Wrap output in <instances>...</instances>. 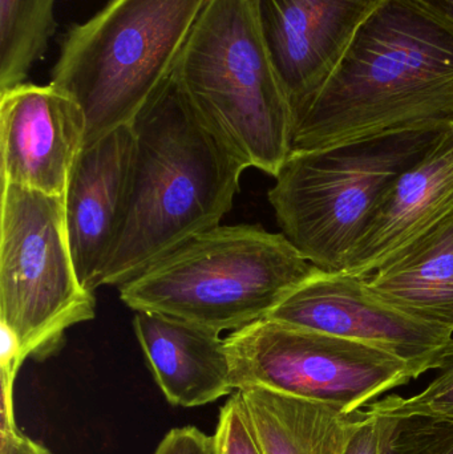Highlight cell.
<instances>
[{
    "instance_id": "cell-23",
    "label": "cell",
    "mask_w": 453,
    "mask_h": 454,
    "mask_svg": "<svg viewBox=\"0 0 453 454\" xmlns=\"http://www.w3.org/2000/svg\"><path fill=\"white\" fill-rule=\"evenodd\" d=\"M0 454H52L43 445L28 439L18 428L5 429L0 436Z\"/></svg>"
},
{
    "instance_id": "cell-7",
    "label": "cell",
    "mask_w": 453,
    "mask_h": 454,
    "mask_svg": "<svg viewBox=\"0 0 453 454\" xmlns=\"http://www.w3.org/2000/svg\"><path fill=\"white\" fill-rule=\"evenodd\" d=\"M95 317V293L74 266L63 197L2 184L0 323L15 333L23 360L52 356L69 328Z\"/></svg>"
},
{
    "instance_id": "cell-24",
    "label": "cell",
    "mask_w": 453,
    "mask_h": 454,
    "mask_svg": "<svg viewBox=\"0 0 453 454\" xmlns=\"http://www.w3.org/2000/svg\"><path fill=\"white\" fill-rule=\"evenodd\" d=\"M453 24V0H417Z\"/></svg>"
},
{
    "instance_id": "cell-19",
    "label": "cell",
    "mask_w": 453,
    "mask_h": 454,
    "mask_svg": "<svg viewBox=\"0 0 453 454\" xmlns=\"http://www.w3.org/2000/svg\"><path fill=\"white\" fill-rule=\"evenodd\" d=\"M438 371V376L419 395L409 399L398 395H388L383 400L370 403L366 405L367 410L390 415L453 419V341L447 348Z\"/></svg>"
},
{
    "instance_id": "cell-11",
    "label": "cell",
    "mask_w": 453,
    "mask_h": 454,
    "mask_svg": "<svg viewBox=\"0 0 453 454\" xmlns=\"http://www.w3.org/2000/svg\"><path fill=\"white\" fill-rule=\"evenodd\" d=\"M85 135L82 106L51 82L3 90L2 184L64 199Z\"/></svg>"
},
{
    "instance_id": "cell-10",
    "label": "cell",
    "mask_w": 453,
    "mask_h": 454,
    "mask_svg": "<svg viewBox=\"0 0 453 454\" xmlns=\"http://www.w3.org/2000/svg\"><path fill=\"white\" fill-rule=\"evenodd\" d=\"M277 76L298 114L334 71L382 0H247Z\"/></svg>"
},
{
    "instance_id": "cell-2",
    "label": "cell",
    "mask_w": 453,
    "mask_h": 454,
    "mask_svg": "<svg viewBox=\"0 0 453 454\" xmlns=\"http://www.w3.org/2000/svg\"><path fill=\"white\" fill-rule=\"evenodd\" d=\"M124 217L101 286L124 285L197 232L221 225L247 169L169 77L130 124Z\"/></svg>"
},
{
    "instance_id": "cell-9",
    "label": "cell",
    "mask_w": 453,
    "mask_h": 454,
    "mask_svg": "<svg viewBox=\"0 0 453 454\" xmlns=\"http://www.w3.org/2000/svg\"><path fill=\"white\" fill-rule=\"evenodd\" d=\"M266 319L313 328L377 347L401 357L418 375L438 370L453 333L386 301L364 278L318 272L293 291Z\"/></svg>"
},
{
    "instance_id": "cell-8",
    "label": "cell",
    "mask_w": 453,
    "mask_h": 454,
    "mask_svg": "<svg viewBox=\"0 0 453 454\" xmlns=\"http://www.w3.org/2000/svg\"><path fill=\"white\" fill-rule=\"evenodd\" d=\"M234 392L263 387L346 413L419 378L377 347L290 323L262 319L225 338Z\"/></svg>"
},
{
    "instance_id": "cell-6",
    "label": "cell",
    "mask_w": 453,
    "mask_h": 454,
    "mask_svg": "<svg viewBox=\"0 0 453 454\" xmlns=\"http://www.w3.org/2000/svg\"><path fill=\"white\" fill-rule=\"evenodd\" d=\"M449 127L292 152L268 194L282 234L322 271L342 272L396 178Z\"/></svg>"
},
{
    "instance_id": "cell-18",
    "label": "cell",
    "mask_w": 453,
    "mask_h": 454,
    "mask_svg": "<svg viewBox=\"0 0 453 454\" xmlns=\"http://www.w3.org/2000/svg\"><path fill=\"white\" fill-rule=\"evenodd\" d=\"M370 412L379 423V454H453V419Z\"/></svg>"
},
{
    "instance_id": "cell-15",
    "label": "cell",
    "mask_w": 453,
    "mask_h": 454,
    "mask_svg": "<svg viewBox=\"0 0 453 454\" xmlns=\"http://www.w3.org/2000/svg\"><path fill=\"white\" fill-rule=\"evenodd\" d=\"M364 279L388 303L453 333V212Z\"/></svg>"
},
{
    "instance_id": "cell-17",
    "label": "cell",
    "mask_w": 453,
    "mask_h": 454,
    "mask_svg": "<svg viewBox=\"0 0 453 454\" xmlns=\"http://www.w3.org/2000/svg\"><path fill=\"white\" fill-rule=\"evenodd\" d=\"M56 0H0V92L23 84L55 32Z\"/></svg>"
},
{
    "instance_id": "cell-5",
    "label": "cell",
    "mask_w": 453,
    "mask_h": 454,
    "mask_svg": "<svg viewBox=\"0 0 453 454\" xmlns=\"http://www.w3.org/2000/svg\"><path fill=\"white\" fill-rule=\"evenodd\" d=\"M210 0H109L61 43L51 84L84 112L85 146L132 124L172 77Z\"/></svg>"
},
{
    "instance_id": "cell-14",
    "label": "cell",
    "mask_w": 453,
    "mask_h": 454,
    "mask_svg": "<svg viewBox=\"0 0 453 454\" xmlns=\"http://www.w3.org/2000/svg\"><path fill=\"white\" fill-rule=\"evenodd\" d=\"M133 328L170 404L201 407L234 391L225 339L217 331L145 311L135 312Z\"/></svg>"
},
{
    "instance_id": "cell-13",
    "label": "cell",
    "mask_w": 453,
    "mask_h": 454,
    "mask_svg": "<svg viewBox=\"0 0 453 454\" xmlns=\"http://www.w3.org/2000/svg\"><path fill=\"white\" fill-rule=\"evenodd\" d=\"M453 212V125L396 178L342 272L364 278L394 253Z\"/></svg>"
},
{
    "instance_id": "cell-16",
    "label": "cell",
    "mask_w": 453,
    "mask_h": 454,
    "mask_svg": "<svg viewBox=\"0 0 453 454\" xmlns=\"http://www.w3.org/2000/svg\"><path fill=\"white\" fill-rule=\"evenodd\" d=\"M263 454H345L359 420L324 403L263 387L239 389Z\"/></svg>"
},
{
    "instance_id": "cell-21",
    "label": "cell",
    "mask_w": 453,
    "mask_h": 454,
    "mask_svg": "<svg viewBox=\"0 0 453 454\" xmlns=\"http://www.w3.org/2000/svg\"><path fill=\"white\" fill-rule=\"evenodd\" d=\"M153 454H217L215 434H204L196 427L170 431Z\"/></svg>"
},
{
    "instance_id": "cell-12",
    "label": "cell",
    "mask_w": 453,
    "mask_h": 454,
    "mask_svg": "<svg viewBox=\"0 0 453 454\" xmlns=\"http://www.w3.org/2000/svg\"><path fill=\"white\" fill-rule=\"evenodd\" d=\"M133 153L130 125L84 146L64 196L66 230L80 282L95 293L124 217Z\"/></svg>"
},
{
    "instance_id": "cell-4",
    "label": "cell",
    "mask_w": 453,
    "mask_h": 454,
    "mask_svg": "<svg viewBox=\"0 0 453 454\" xmlns=\"http://www.w3.org/2000/svg\"><path fill=\"white\" fill-rule=\"evenodd\" d=\"M173 77L247 168L278 175L293 152L294 114L247 0H210Z\"/></svg>"
},
{
    "instance_id": "cell-22",
    "label": "cell",
    "mask_w": 453,
    "mask_h": 454,
    "mask_svg": "<svg viewBox=\"0 0 453 454\" xmlns=\"http://www.w3.org/2000/svg\"><path fill=\"white\" fill-rule=\"evenodd\" d=\"M345 454H379V423L377 415L359 410V420L348 439Z\"/></svg>"
},
{
    "instance_id": "cell-20",
    "label": "cell",
    "mask_w": 453,
    "mask_h": 454,
    "mask_svg": "<svg viewBox=\"0 0 453 454\" xmlns=\"http://www.w3.org/2000/svg\"><path fill=\"white\" fill-rule=\"evenodd\" d=\"M215 440L217 454H263L241 392H234L221 408Z\"/></svg>"
},
{
    "instance_id": "cell-1",
    "label": "cell",
    "mask_w": 453,
    "mask_h": 454,
    "mask_svg": "<svg viewBox=\"0 0 453 454\" xmlns=\"http://www.w3.org/2000/svg\"><path fill=\"white\" fill-rule=\"evenodd\" d=\"M453 125V24L417 0H382L295 114L293 152Z\"/></svg>"
},
{
    "instance_id": "cell-3",
    "label": "cell",
    "mask_w": 453,
    "mask_h": 454,
    "mask_svg": "<svg viewBox=\"0 0 453 454\" xmlns=\"http://www.w3.org/2000/svg\"><path fill=\"white\" fill-rule=\"evenodd\" d=\"M318 271L282 232L220 225L191 235L120 286V299L135 312L221 333L266 319Z\"/></svg>"
}]
</instances>
